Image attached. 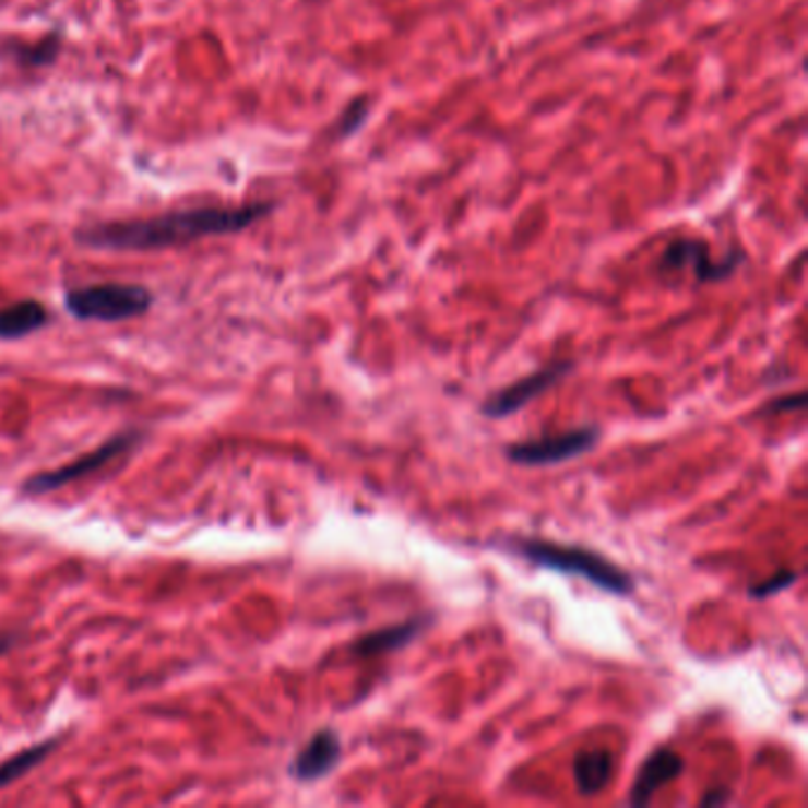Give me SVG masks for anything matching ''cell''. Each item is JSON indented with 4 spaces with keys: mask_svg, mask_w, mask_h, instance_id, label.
Instances as JSON below:
<instances>
[{
    "mask_svg": "<svg viewBox=\"0 0 808 808\" xmlns=\"http://www.w3.org/2000/svg\"><path fill=\"white\" fill-rule=\"evenodd\" d=\"M48 309L40 301L24 299L0 309V340H20L48 325Z\"/></svg>",
    "mask_w": 808,
    "mask_h": 808,
    "instance_id": "obj_12",
    "label": "cell"
},
{
    "mask_svg": "<svg viewBox=\"0 0 808 808\" xmlns=\"http://www.w3.org/2000/svg\"><path fill=\"white\" fill-rule=\"evenodd\" d=\"M60 46L62 40L58 34H48L38 40V44H32V46H24V44H15V46H8L5 52L10 55L12 60L24 64V67H44V64H52L55 58H58L60 52Z\"/></svg>",
    "mask_w": 808,
    "mask_h": 808,
    "instance_id": "obj_14",
    "label": "cell"
},
{
    "mask_svg": "<svg viewBox=\"0 0 808 808\" xmlns=\"http://www.w3.org/2000/svg\"><path fill=\"white\" fill-rule=\"evenodd\" d=\"M726 799H728V794H726V792H723V794L709 792V797H704V799H702V804H721V801H726Z\"/></svg>",
    "mask_w": 808,
    "mask_h": 808,
    "instance_id": "obj_16",
    "label": "cell"
},
{
    "mask_svg": "<svg viewBox=\"0 0 808 808\" xmlns=\"http://www.w3.org/2000/svg\"><path fill=\"white\" fill-rule=\"evenodd\" d=\"M58 742H60L58 737H48V740L44 742H36L32 747L20 749L17 754H12L8 761L0 763V789L12 785L15 780L24 777L26 773H32L40 761H46L52 754Z\"/></svg>",
    "mask_w": 808,
    "mask_h": 808,
    "instance_id": "obj_13",
    "label": "cell"
},
{
    "mask_svg": "<svg viewBox=\"0 0 808 808\" xmlns=\"http://www.w3.org/2000/svg\"><path fill=\"white\" fill-rule=\"evenodd\" d=\"M794 581H797V574H794V571H777L775 577L765 579L763 583H759V586L751 589L749 595L757 597V601H765V597H771V595H775L780 591L789 589Z\"/></svg>",
    "mask_w": 808,
    "mask_h": 808,
    "instance_id": "obj_15",
    "label": "cell"
},
{
    "mask_svg": "<svg viewBox=\"0 0 808 808\" xmlns=\"http://www.w3.org/2000/svg\"><path fill=\"white\" fill-rule=\"evenodd\" d=\"M571 370L569 360H557V364H550L546 368H540L526 378L508 384L506 389H498L496 394H491L482 403V413L486 417H510L518 411H522L526 403H532L538 399L543 392H548L550 387H555L562 378H567Z\"/></svg>",
    "mask_w": 808,
    "mask_h": 808,
    "instance_id": "obj_6",
    "label": "cell"
},
{
    "mask_svg": "<svg viewBox=\"0 0 808 808\" xmlns=\"http://www.w3.org/2000/svg\"><path fill=\"white\" fill-rule=\"evenodd\" d=\"M740 257H728L716 261L709 254V245L694 238H678L666 247L662 257V269L666 271H690L698 283H716L728 277Z\"/></svg>",
    "mask_w": 808,
    "mask_h": 808,
    "instance_id": "obj_7",
    "label": "cell"
},
{
    "mask_svg": "<svg viewBox=\"0 0 808 808\" xmlns=\"http://www.w3.org/2000/svg\"><path fill=\"white\" fill-rule=\"evenodd\" d=\"M682 769H686V761L674 749H657L645 759V763L640 765V771L633 780L631 787V804L633 806H645L650 799L657 794L664 785L676 780Z\"/></svg>",
    "mask_w": 808,
    "mask_h": 808,
    "instance_id": "obj_9",
    "label": "cell"
},
{
    "mask_svg": "<svg viewBox=\"0 0 808 808\" xmlns=\"http://www.w3.org/2000/svg\"><path fill=\"white\" fill-rule=\"evenodd\" d=\"M152 292L143 285L103 283L74 287L64 295L67 311L79 320H97V323H119V320L138 318L152 309Z\"/></svg>",
    "mask_w": 808,
    "mask_h": 808,
    "instance_id": "obj_3",
    "label": "cell"
},
{
    "mask_svg": "<svg viewBox=\"0 0 808 808\" xmlns=\"http://www.w3.org/2000/svg\"><path fill=\"white\" fill-rule=\"evenodd\" d=\"M597 441H601V429L579 427V429L562 431V435H550V437L510 443L508 458L512 460V463L526 465V467L560 465V463H567V460H574L583 453L593 451Z\"/></svg>",
    "mask_w": 808,
    "mask_h": 808,
    "instance_id": "obj_4",
    "label": "cell"
},
{
    "mask_svg": "<svg viewBox=\"0 0 808 808\" xmlns=\"http://www.w3.org/2000/svg\"><path fill=\"white\" fill-rule=\"evenodd\" d=\"M425 626H427L425 619H413L406 623L387 626V629H380V631L360 638L354 645V652L358 654V657H380V654L396 652L401 647H406L408 643H413V640L423 633Z\"/></svg>",
    "mask_w": 808,
    "mask_h": 808,
    "instance_id": "obj_11",
    "label": "cell"
},
{
    "mask_svg": "<svg viewBox=\"0 0 808 808\" xmlns=\"http://www.w3.org/2000/svg\"><path fill=\"white\" fill-rule=\"evenodd\" d=\"M615 775V757L607 749H586L574 757V783L586 797L603 792Z\"/></svg>",
    "mask_w": 808,
    "mask_h": 808,
    "instance_id": "obj_10",
    "label": "cell"
},
{
    "mask_svg": "<svg viewBox=\"0 0 808 808\" xmlns=\"http://www.w3.org/2000/svg\"><path fill=\"white\" fill-rule=\"evenodd\" d=\"M138 439H141L138 431H123V435H119V437H111L103 445H97L95 451L74 460V463H67V465L52 470V472H40V475H34L32 479H26L24 482V494H48V491L60 489V486H67V484H72L76 479L88 477V475H93V472L100 470L103 465L111 463V460H115L117 455L133 449Z\"/></svg>",
    "mask_w": 808,
    "mask_h": 808,
    "instance_id": "obj_5",
    "label": "cell"
},
{
    "mask_svg": "<svg viewBox=\"0 0 808 808\" xmlns=\"http://www.w3.org/2000/svg\"><path fill=\"white\" fill-rule=\"evenodd\" d=\"M512 548L518 555L526 557L528 562L552 571H562V574L569 577H581L611 595H631L635 591V581L629 571L595 550L581 546H565V543L560 546V543L536 538L512 543Z\"/></svg>",
    "mask_w": 808,
    "mask_h": 808,
    "instance_id": "obj_2",
    "label": "cell"
},
{
    "mask_svg": "<svg viewBox=\"0 0 808 808\" xmlns=\"http://www.w3.org/2000/svg\"><path fill=\"white\" fill-rule=\"evenodd\" d=\"M342 759V742L340 735L334 730H318L304 749L295 757L289 765L292 777L301 780V783H313L330 775Z\"/></svg>",
    "mask_w": 808,
    "mask_h": 808,
    "instance_id": "obj_8",
    "label": "cell"
},
{
    "mask_svg": "<svg viewBox=\"0 0 808 808\" xmlns=\"http://www.w3.org/2000/svg\"><path fill=\"white\" fill-rule=\"evenodd\" d=\"M10 645H12L10 638H0V654H5L10 650Z\"/></svg>",
    "mask_w": 808,
    "mask_h": 808,
    "instance_id": "obj_17",
    "label": "cell"
},
{
    "mask_svg": "<svg viewBox=\"0 0 808 808\" xmlns=\"http://www.w3.org/2000/svg\"><path fill=\"white\" fill-rule=\"evenodd\" d=\"M273 212L271 202L242 206L183 209L147 218L105 221L81 228L76 242L100 252H152V249L180 247L204 238L242 233Z\"/></svg>",
    "mask_w": 808,
    "mask_h": 808,
    "instance_id": "obj_1",
    "label": "cell"
}]
</instances>
